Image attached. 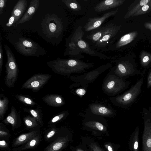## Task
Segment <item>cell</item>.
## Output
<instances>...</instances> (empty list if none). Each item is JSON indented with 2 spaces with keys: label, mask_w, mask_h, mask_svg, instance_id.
Here are the masks:
<instances>
[{
  "label": "cell",
  "mask_w": 151,
  "mask_h": 151,
  "mask_svg": "<svg viewBox=\"0 0 151 151\" xmlns=\"http://www.w3.org/2000/svg\"><path fill=\"white\" fill-rule=\"evenodd\" d=\"M104 146L108 151H114L112 146L110 144H106Z\"/></svg>",
  "instance_id": "obj_44"
},
{
  "label": "cell",
  "mask_w": 151,
  "mask_h": 151,
  "mask_svg": "<svg viewBox=\"0 0 151 151\" xmlns=\"http://www.w3.org/2000/svg\"><path fill=\"white\" fill-rule=\"evenodd\" d=\"M40 4V0H32L29 8L22 18L14 26L22 24L30 19L36 12Z\"/></svg>",
  "instance_id": "obj_15"
},
{
  "label": "cell",
  "mask_w": 151,
  "mask_h": 151,
  "mask_svg": "<svg viewBox=\"0 0 151 151\" xmlns=\"http://www.w3.org/2000/svg\"><path fill=\"white\" fill-rule=\"evenodd\" d=\"M86 126L90 128L101 132H105L106 130V127L99 122H88L86 124Z\"/></svg>",
  "instance_id": "obj_30"
},
{
  "label": "cell",
  "mask_w": 151,
  "mask_h": 151,
  "mask_svg": "<svg viewBox=\"0 0 151 151\" xmlns=\"http://www.w3.org/2000/svg\"><path fill=\"white\" fill-rule=\"evenodd\" d=\"M16 46L18 51L26 56L37 57L40 55V46L32 41L21 38L17 42Z\"/></svg>",
  "instance_id": "obj_7"
},
{
  "label": "cell",
  "mask_w": 151,
  "mask_h": 151,
  "mask_svg": "<svg viewBox=\"0 0 151 151\" xmlns=\"http://www.w3.org/2000/svg\"><path fill=\"white\" fill-rule=\"evenodd\" d=\"M0 76L1 73L3 63V49L1 42H0Z\"/></svg>",
  "instance_id": "obj_37"
},
{
  "label": "cell",
  "mask_w": 151,
  "mask_h": 151,
  "mask_svg": "<svg viewBox=\"0 0 151 151\" xmlns=\"http://www.w3.org/2000/svg\"><path fill=\"white\" fill-rule=\"evenodd\" d=\"M29 112L32 116L37 120L40 125L41 127H43V116L41 111L38 109H30Z\"/></svg>",
  "instance_id": "obj_28"
},
{
  "label": "cell",
  "mask_w": 151,
  "mask_h": 151,
  "mask_svg": "<svg viewBox=\"0 0 151 151\" xmlns=\"http://www.w3.org/2000/svg\"><path fill=\"white\" fill-rule=\"evenodd\" d=\"M65 115L64 113H61L55 116L49 122L48 124L51 125H54L63 119Z\"/></svg>",
  "instance_id": "obj_34"
},
{
  "label": "cell",
  "mask_w": 151,
  "mask_h": 151,
  "mask_svg": "<svg viewBox=\"0 0 151 151\" xmlns=\"http://www.w3.org/2000/svg\"><path fill=\"white\" fill-rule=\"evenodd\" d=\"M6 1V0H0V14L1 15L3 13V10L5 6Z\"/></svg>",
  "instance_id": "obj_40"
},
{
  "label": "cell",
  "mask_w": 151,
  "mask_h": 151,
  "mask_svg": "<svg viewBox=\"0 0 151 151\" xmlns=\"http://www.w3.org/2000/svg\"><path fill=\"white\" fill-rule=\"evenodd\" d=\"M117 69L123 76H132L141 73L135 65L127 61L119 62L117 65Z\"/></svg>",
  "instance_id": "obj_11"
},
{
  "label": "cell",
  "mask_w": 151,
  "mask_h": 151,
  "mask_svg": "<svg viewBox=\"0 0 151 151\" xmlns=\"http://www.w3.org/2000/svg\"><path fill=\"white\" fill-rule=\"evenodd\" d=\"M15 18L13 15H11V17L9 18L8 22L6 24V26L7 27H10L13 24H14Z\"/></svg>",
  "instance_id": "obj_39"
},
{
  "label": "cell",
  "mask_w": 151,
  "mask_h": 151,
  "mask_svg": "<svg viewBox=\"0 0 151 151\" xmlns=\"http://www.w3.org/2000/svg\"><path fill=\"white\" fill-rule=\"evenodd\" d=\"M26 129L30 131L40 130L41 127L33 116H27L23 118Z\"/></svg>",
  "instance_id": "obj_22"
},
{
  "label": "cell",
  "mask_w": 151,
  "mask_h": 151,
  "mask_svg": "<svg viewBox=\"0 0 151 151\" xmlns=\"http://www.w3.org/2000/svg\"><path fill=\"white\" fill-rule=\"evenodd\" d=\"M139 127L137 126L131 134L129 141V146L131 151H138L139 149Z\"/></svg>",
  "instance_id": "obj_20"
},
{
  "label": "cell",
  "mask_w": 151,
  "mask_h": 151,
  "mask_svg": "<svg viewBox=\"0 0 151 151\" xmlns=\"http://www.w3.org/2000/svg\"><path fill=\"white\" fill-rule=\"evenodd\" d=\"M147 88L151 87V70L149 73L147 78Z\"/></svg>",
  "instance_id": "obj_41"
},
{
  "label": "cell",
  "mask_w": 151,
  "mask_h": 151,
  "mask_svg": "<svg viewBox=\"0 0 151 151\" xmlns=\"http://www.w3.org/2000/svg\"><path fill=\"white\" fill-rule=\"evenodd\" d=\"M7 56V61L6 64V76L5 83L9 88L14 86L18 77L19 70L14 55L9 47L4 45Z\"/></svg>",
  "instance_id": "obj_2"
},
{
  "label": "cell",
  "mask_w": 151,
  "mask_h": 151,
  "mask_svg": "<svg viewBox=\"0 0 151 151\" xmlns=\"http://www.w3.org/2000/svg\"><path fill=\"white\" fill-rule=\"evenodd\" d=\"M42 138V134L40 132L27 142L19 147L13 148L12 150L13 151H22L34 149L40 142Z\"/></svg>",
  "instance_id": "obj_17"
},
{
  "label": "cell",
  "mask_w": 151,
  "mask_h": 151,
  "mask_svg": "<svg viewBox=\"0 0 151 151\" xmlns=\"http://www.w3.org/2000/svg\"><path fill=\"white\" fill-rule=\"evenodd\" d=\"M42 99L47 105L53 107L59 106L63 103L61 98L60 96L55 94L45 95Z\"/></svg>",
  "instance_id": "obj_19"
},
{
  "label": "cell",
  "mask_w": 151,
  "mask_h": 151,
  "mask_svg": "<svg viewBox=\"0 0 151 151\" xmlns=\"http://www.w3.org/2000/svg\"><path fill=\"white\" fill-rule=\"evenodd\" d=\"M2 122L6 124H10L12 130L14 131L15 129L19 127L21 124L20 112L18 111L14 106H12L10 113Z\"/></svg>",
  "instance_id": "obj_13"
},
{
  "label": "cell",
  "mask_w": 151,
  "mask_h": 151,
  "mask_svg": "<svg viewBox=\"0 0 151 151\" xmlns=\"http://www.w3.org/2000/svg\"><path fill=\"white\" fill-rule=\"evenodd\" d=\"M62 1L69 9L78 11L81 9L80 5L76 0H62Z\"/></svg>",
  "instance_id": "obj_27"
},
{
  "label": "cell",
  "mask_w": 151,
  "mask_h": 151,
  "mask_svg": "<svg viewBox=\"0 0 151 151\" xmlns=\"http://www.w3.org/2000/svg\"><path fill=\"white\" fill-rule=\"evenodd\" d=\"M51 77L50 75L39 73L35 74L27 80L22 85V89H28L36 92L44 86Z\"/></svg>",
  "instance_id": "obj_8"
},
{
  "label": "cell",
  "mask_w": 151,
  "mask_h": 151,
  "mask_svg": "<svg viewBox=\"0 0 151 151\" xmlns=\"http://www.w3.org/2000/svg\"><path fill=\"white\" fill-rule=\"evenodd\" d=\"M59 130L54 125L46 130L44 134L45 141L47 142H51L57 137L59 133Z\"/></svg>",
  "instance_id": "obj_23"
},
{
  "label": "cell",
  "mask_w": 151,
  "mask_h": 151,
  "mask_svg": "<svg viewBox=\"0 0 151 151\" xmlns=\"http://www.w3.org/2000/svg\"><path fill=\"white\" fill-rule=\"evenodd\" d=\"M59 134L56 139L44 148V151H62L67 146L70 141L68 136H60Z\"/></svg>",
  "instance_id": "obj_12"
},
{
  "label": "cell",
  "mask_w": 151,
  "mask_h": 151,
  "mask_svg": "<svg viewBox=\"0 0 151 151\" xmlns=\"http://www.w3.org/2000/svg\"><path fill=\"white\" fill-rule=\"evenodd\" d=\"M118 10L117 9L107 12L100 17L90 18L84 25L85 31L88 32L99 27L106 19L115 15Z\"/></svg>",
  "instance_id": "obj_10"
},
{
  "label": "cell",
  "mask_w": 151,
  "mask_h": 151,
  "mask_svg": "<svg viewBox=\"0 0 151 151\" xmlns=\"http://www.w3.org/2000/svg\"><path fill=\"white\" fill-rule=\"evenodd\" d=\"M76 92L78 94L82 96L85 94L86 91L84 89L79 88L77 90Z\"/></svg>",
  "instance_id": "obj_42"
},
{
  "label": "cell",
  "mask_w": 151,
  "mask_h": 151,
  "mask_svg": "<svg viewBox=\"0 0 151 151\" xmlns=\"http://www.w3.org/2000/svg\"><path fill=\"white\" fill-rule=\"evenodd\" d=\"M151 11V0L147 4L145 5L132 17H134L139 15L143 14Z\"/></svg>",
  "instance_id": "obj_31"
},
{
  "label": "cell",
  "mask_w": 151,
  "mask_h": 151,
  "mask_svg": "<svg viewBox=\"0 0 151 151\" xmlns=\"http://www.w3.org/2000/svg\"><path fill=\"white\" fill-rule=\"evenodd\" d=\"M96 112H98L99 113L102 114L107 115L110 114V111L109 110L105 107L100 106L97 108Z\"/></svg>",
  "instance_id": "obj_36"
},
{
  "label": "cell",
  "mask_w": 151,
  "mask_h": 151,
  "mask_svg": "<svg viewBox=\"0 0 151 151\" xmlns=\"http://www.w3.org/2000/svg\"><path fill=\"white\" fill-rule=\"evenodd\" d=\"M48 66L55 73H63L73 68H83L88 66L87 64L77 59H57L47 63Z\"/></svg>",
  "instance_id": "obj_4"
},
{
  "label": "cell",
  "mask_w": 151,
  "mask_h": 151,
  "mask_svg": "<svg viewBox=\"0 0 151 151\" xmlns=\"http://www.w3.org/2000/svg\"><path fill=\"white\" fill-rule=\"evenodd\" d=\"M8 98L3 94L0 95V120L4 119V115L7 109L9 103Z\"/></svg>",
  "instance_id": "obj_25"
},
{
  "label": "cell",
  "mask_w": 151,
  "mask_h": 151,
  "mask_svg": "<svg viewBox=\"0 0 151 151\" xmlns=\"http://www.w3.org/2000/svg\"><path fill=\"white\" fill-rule=\"evenodd\" d=\"M151 57L147 55H145L141 57V65L144 67H147L150 62Z\"/></svg>",
  "instance_id": "obj_35"
},
{
  "label": "cell",
  "mask_w": 151,
  "mask_h": 151,
  "mask_svg": "<svg viewBox=\"0 0 151 151\" xmlns=\"http://www.w3.org/2000/svg\"><path fill=\"white\" fill-rule=\"evenodd\" d=\"M149 28H150L151 29V24L150 25V27H149Z\"/></svg>",
  "instance_id": "obj_46"
},
{
  "label": "cell",
  "mask_w": 151,
  "mask_h": 151,
  "mask_svg": "<svg viewBox=\"0 0 151 151\" xmlns=\"http://www.w3.org/2000/svg\"><path fill=\"white\" fill-rule=\"evenodd\" d=\"M42 24L45 34L50 38L58 37L63 31L61 19L55 14H48L43 19Z\"/></svg>",
  "instance_id": "obj_3"
},
{
  "label": "cell",
  "mask_w": 151,
  "mask_h": 151,
  "mask_svg": "<svg viewBox=\"0 0 151 151\" xmlns=\"http://www.w3.org/2000/svg\"><path fill=\"white\" fill-rule=\"evenodd\" d=\"M121 26L111 23L105 25V29L101 38L95 45L96 48L103 49L107 45L111 40L117 35L121 29Z\"/></svg>",
  "instance_id": "obj_9"
},
{
  "label": "cell",
  "mask_w": 151,
  "mask_h": 151,
  "mask_svg": "<svg viewBox=\"0 0 151 151\" xmlns=\"http://www.w3.org/2000/svg\"><path fill=\"white\" fill-rule=\"evenodd\" d=\"M27 6L26 0H19L14 6L11 15L15 18L14 24H15L22 17Z\"/></svg>",
  "instance_id": "obj_18"
},
{
  "label": "cell",
  "mask_w": 151,
  "mask_h": 151,
  "mask_svg": "<svg viewBox=\"0 0 151 151\" xmlns=\"http://www.w3.org/2000/svg\"><path fill=\"white\" fill-rule=\"evenodd\" d=\"M150 0H142L130 9H129L125 15V19L132 16L134 13L138 11L142 6L147 4Z\"/></svg>",
  "instance_id": "obj_26"
},
{
  "label": "cell",
  "mask_w": 151,
  "mask_h": 151,
  "mask_svg": "<svg viewBox=\"0 0 151 151\" xmlns=\"http://www.w3.org/2000/svg\"><path fill=\"white\" fill-rule=\"evenodd\" d=\"M105 27V26H104L99 27L92 31L91 33L87 36V38L91 42L96 43L102 36Z\"/></svg>",
  "instance_id": "obj_24"
},
{
  "label": "cell",
  "mask_w": 151,
  "mask_h": 151,
  "mask_svg": "<svg viewBox=\"0 0 151 151\" xmlns=\"http://www.w3.org/2000/svg\"><path fill=\"white\" fill-rule=\"evenodd\" d=\"M91 151H104L95 144H92L90 145Z\"/></svg>",
  "instance_id": "obj_38"
},
{
  "label": "cell",
  "mask_w": 151,
  "mask_h": 151,
  "mask_svg": "<svg viewBox=\"0 0 151 151\" xmlns=\"http://www.w3.org/2000/svg\"><path fill=\"white\" fill-rule=\"evenodd\" d=\"M115 83L114 81H111L109 82L107 85V87L109 89H111L115 85Z\"/></svg>",
  "instance_id": "obj_43"
},
{
  "label": "cell",
  "mask_w": 151,
  "mask_h": 151,
  "mask_svg": "<svg viewBox=\"0 0 151 151\" xmlns=\"http://www.w3.org/2000/svg\"><path fill=\"white\" fill-rule=\"evenodd\" d=\"M137 34V32L134 31L124 35L116 43L115 47L118 49L127 45L134 39Z\"/></svg>",
  "instance_id": "obj_21"
},
{
  "label": "cell",
  "mask_w": 151,
  "mask_h": 151,
  "mask_svg": "<svg viewBox=\"0 0 151 151\" xmlns=\"http://www.w3.org/2000/svg\"><path fill=\"white\" fill-rule=\"evenodd\" d=\"M40 132V130H35L21 134L13 139L12 146L14 148L21 145Z\"/></svg>",
  "instance_id": "obj_16"
},
{
  "label": "cell",
  "mask_w": 151,
  "mask_h": 151,
  "mask_svg": "<svg viewBox=\"0 0 151 151\" xmlns=\"http://www.w3.org/2000/svg\"><path fill=\"white\" fill-rule=\"evenodd\" d=\"M15 97L20 102L30 106H34L36 103L31 99L22 95L17 94Z\"/></svg>",
  "instance_id": "obj_29"
},
{
  "label": "cell",
  "mask_w": 151,
  "mask_h": 151,
  "mask_svg": "<svg viewBox=\"0 0 151 151\" xmlns=\"http://www.w3.org/2000/svg\"><path fill=\"white\" fill-rule=\"evenodd\" d=\"M11 136L9 131L4 124L0 123V139L9 138Z\"/></svg>",
  "instance_id": "obj_32"
},
{
  "label": "cell",
  "mask_w": 151,
  "mask_h": 151,
  "mask_svg": "<svg viewBox=\"0 0 151 151\" xmlns=\"http://www.w3.org/2000/svg\"><path fill=\"white\" fill-rule=\"evenodd\" d=\"M144 123L142 136L143 151H151V107H144L142 111Z\"/></svg>",
  "instance_id": "obj_5"
},
{
  "label": "cell",
  "mask_w": 151,
  "mask_h": 151,
  "mask_svg": "<svg viewBox=\"0 0 151 151\" xmlns=\"http://www.w3.org/2000/svg\"><path fill=\"white\" fill-rule=\"evenodd\" d=\"M76 151H84L81 148H78L76 149Z\"/></svg>",
  "instance_id": "obj_45"
},
{
  "label": "cell",
  "mask_w": 151,
  "mask_h": 151,
  "mask_svg": "<svg viewBox=\"0 0 151 151\" xmlns=\"http://www.w3.org/2000/svg\"><path fill=\"white\" fill-rule=\"evenodd\" d=\"M143 83V78L139 80L127 92L118 97L119 103L125 107L132 105L137 100L140 94Z\"/></svg>",
  "instance_id": "obj_6"
},
{
  "label": "cell",
  "mask_w": 151,
  "mask_h": 151,
  "mask_svg": "<svg viewBox=\"0 0 151 151\" xmlns=\"http://www.w3.org/2000/svg\"><path fill=\"white\" fill-rule=\"evenodd\" d=\"M84 35L82 27L78 26L66 40L64 55L78 58H82L84 56L82 54L84 53L101 59L114 58L92 49L87 42L83 39Z\"/></svg>",
  "instance_id": "obj_1"
},
{
  "label": "cell",
  "mask_w": 151,
  "mask_h": 151,
  "mask_svg": "<svg viewBox=\"0 0 151 151\" xmlns=\"http://www.w3.org/2000/svg\"><path fill=\"white\" fill-rule=\"evenodd\" d=\"M9 138L0 139V149L2 150L10 151L11 149L9 147Z\"/></svg>",
  "instance_id": "obj_33"
},
{
  "label": "cell",
  "mask_w": 151,
  "mask_h": 151,
  "mask_svg": "<svg viewBox=\"0 0 151 151\" xmlns=\"http://www.w3.org/2000/svg\"><path fill=\"white\" fill-rule=\"evenodd\" d=\"M124 0H103L97 4L95 7V10L97 12H102L116 8L122 5Z\"/></svg>",
  "instance_id": "obj_14"
}]
</instances>
